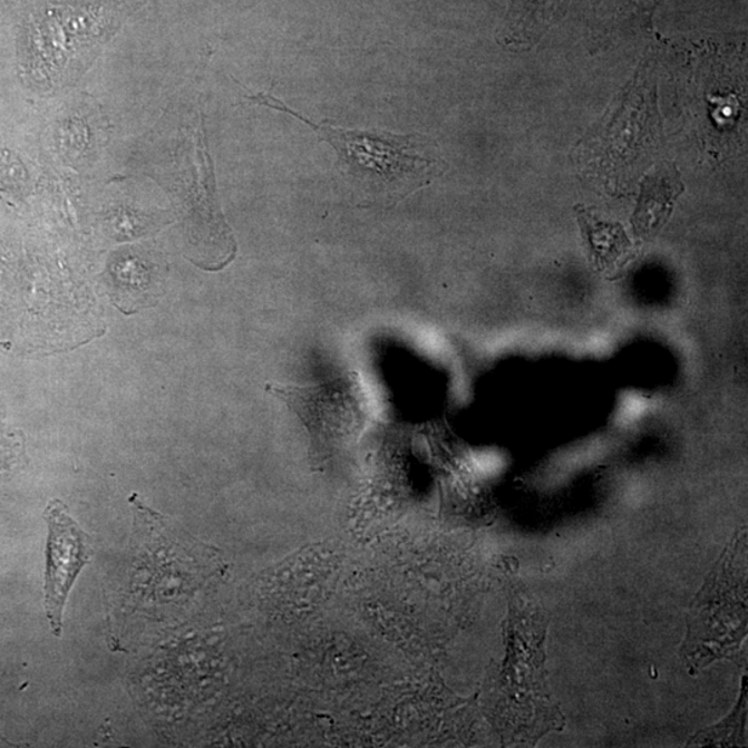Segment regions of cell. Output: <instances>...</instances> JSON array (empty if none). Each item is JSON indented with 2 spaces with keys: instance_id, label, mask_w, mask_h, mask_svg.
<instances>
[{
  "instance_id": "6da1fadb",
  "label": "cell",
  "mask_w": 748,
  "mask_h": 748,
  "mask_svg": "<svg viewBox=\"0 0 748 748\" xmlns=\"http://www.w3.org/2000/svg\"><path fill=\"white\" fill-rule=\"evenodd\" d=\"M249 100L289 113L315 130L321 140L334 148L340 173L370 198L382 203L399 202L430 184L438 173L439 162L422 153L426 145L419 135L368 133L318 125L270 95L249 96Z\"/></svg>"
},
{
  "instance_id": "7a4b0ae2",
  "label": "cell",
  "mask_w": 748,
  "mask_h": 748,
  "mask_svg": "<svg viewBox=\"0 0 748 748\" xmlns=\"http://www.w3.org/2000/svg\"><path fill=\"white\" fill-rule=\"evenodd\" d=\"M740 545L736 538L728 547L690 606L681 653L692 672L716 660H735L747 637V590L735 565Z\"/></svg>"
},
{
  "instance_id": "3957f363",
  "label": "cell",
  "mask_w": 748,
  "mask_h": 748,
  "mask_svg": "<svg viewBox=\"0 0 748 748\" xmlns=\"http://www.w3.org/2000/svg\"><path fill=\"white\" fill-rule=\"evenodd\" d=\"M266 391L288 405L313 437L323 441L353 438L368 421L369 399L357 375L317 385H268Z\"/></svg>"
},
{
  "instance_id": "277c9868",
  "label": "cell",
  "mask_w": 748,
  "mask_h": 748,
  "mask_svg": "<svg viewBox=\"0 0 748 748\" xmlns=\"http://www.w3.org/2000/svg\"><path fill=\"white\" fill-rule=\"evenodd\" d=\"M45 519L49 527L45 609L51 632L61 637L68 592L93 556V545L89 535L68 515L62 502L51 501L45 512Z\"/></svg>"
},
{
  "instance_id": "5b68a950",
  "label": "cell",
  "mask_w": 748,
  "mask_h": 748,
  "mask_svg": "<svg viewBox=\"0 0 748 748\" xmlns=\"http://www.w3.org/2000/svg\"><path fill=\"white\" fill-rule=\"evenodd\" d=\"M580 221L590 242L593 259L601 270H619L631 259L632 245L622 227L593 218L587 213L581 214Z\"/></svg>"
},
{
  "instance_id": "8992f818",
  "label": "cell",
  "mask_w": 748,
  "mask_h": 748,
  "mask_svg": "<svg viewBox=\"0 0 748 748\" xmlns=\"http://www.w3.org/2000/svg\"><path fill=\"white\" fill-rule=\"evenodd\" d=\"M676 182L668 176H657L644 185L643 196L635 216L637 230L644 234H653L664 224L672 202L677 197Z\"/></svg>"
}]
</instances>
